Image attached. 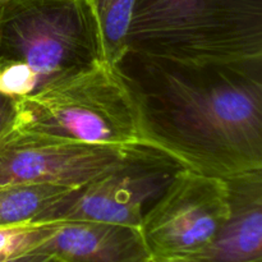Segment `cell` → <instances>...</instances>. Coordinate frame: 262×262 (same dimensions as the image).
Segmentation results:
<instances>
[{"label": "cell", "mask_w": 262, "mask_h": 262, "mask_svg": "<svg viewBox=\"0 0 262 262\" xmlns=\"http://www.w3.org/2000/svg\"><path fill=\"white\" fill-rule=\"evenodd\" d=\"M230 212L215 237L187 262H262V170L227 179Z\"/></svg>", "instance_id": "9c48e42d"}, {"label": "cell", "mask_w": 262, "mask_h": 262, "mask_svg": "<svg viewBox=\"0 0 262 262\" xmlns=\"http://www.w3.org/2000/svg\"><path fill=\"white\" fill-rule=\"evenodd\" d=\"M17 100L0 94V140L14 127Z\"/></svg>", "instance_id": "5bb4252c"}, {"label": "cell", "mask_w": 262, "mask_h": 262, "mask_svg": "<svg viewBox=\"0 0 262 262\" xmlns=\"http://www.w3.org/2000/svg\"><path fill=\"white\" fill-rule=\"evenodd\" d=\"M0 60L26 64L41 87L101 60L86 0H9L0 5Z\"/></svg>", "instance_id": "277c9868"}, {"label": "cell", "mask_w": 262, "mask_h": 262, "mask_svg": "<svg viewBox=\"0 0 262 262\" xmlns=\"http://www.w3.org/2000/svg\"><path fill=\"white\" fill-rule=\"evenodd\" d=\"M118 67L154 150L224 179L262 170V66H187L128 53Z\"/></svg>", "instance_id": "6da1fadb"}, {"label": "cell", "mask_w": 262, "mask_h": 262, "mask_svg": "<svg viewBox=\"0 0 262 262\" xmlns=\"http://www.w3.org/2000/svg\"><path fill=\"white\" fill-rule=\"evenodd\" d=\"M4 262H63L54 256L48 255V253L40 252H28L25 255H19L17 257H13L10 260Z\"/></svg>", "instance_id": "9a60e30c"}, {"label": "cell", "mask_w": 262, "mask_h": 262, "mask_svg": "<svg viewBox=\"0 0 262 262\" xmlns=\"http://www.w3.org/2000/svg\"><path fill=\"white\" fill-rule=\"evenodd\" d=\"M78 188L50 183H18L0 188V227L37 224L41 217Z\"/></svg>", "instance_id": "30bf717a"}, {"label": "cell", "mask_w": 262, "mask_h": 262, "mask_svg": "<svg viewBox=\"0 0 262 262\" xmlns=\"http://www.w3.org/2000/svg\"><path fill=\"white\" fill-rule=\"evenodd\" d=\"M46 232V224L0 227V262L32 252Z\"/></svg>", "instance_id": "7c38bea8"}, {"label": "cell", "mask_w": 262, "mask_h": 262, "mask_svg": "<svg viewBox=\"0 0 262 262\" xmlns=\"http://www.w3.org/2000/svg\"><path fill=\"white\" fill-rule=\"evenodd\" d=\"M230 212L227 179L179 168L141 223L152 258L179 260L215 237Z\"/></svg>", "instance_id": "8992f818"}, {"label": "cell", "mask_w": 262, "mask_h": 262, "mask_svg": "<svg viewBox=\"0 0 262 262\" xmlns=\"http://www.w3.org/2000/svg\"><path fill=\"white\" fill-rule=\"evenodd\" d=\"M13 128L90 145L152 148L135 92L119 67L104 60L18 99Z\"/></svg>", "instance_id": "3957f363"}, {"label": "cell", "mask_w": 262, "mask_h": 262, "mask_svg": "<svg viewBox=\"0 0 262 262\" xmlns=\"http://www.w3.org/2000/svg\"><path fill=\"white\" fill-rule=\"evenodd\" d=\"M40 87L38 77L26 64L0 60V94L18 100L30 96Z\"/></svg>", "instance_id": "4fadbf2b"}, {"label": "cell", "mask_w": 262, "mask_h": 262, "mask_svg": "<svg viewBox=\"0 0 262 262\" xmlns=\"http://www.w3.org/2000/svg\"><path fill=\"white\" fill-rule=\"evenodd\" d=\"M48 232L32 252L63 262H148L151 252L142 230L97 222L46 223Z\"/></svg>", "instance_id": "ba28073f"}, {"label": "cell", "mask_w": 262, "mask_h": 262, "mask_svg": "<svg viewBox=\"0 0 262 262\" xmlns=\"http://www.w3.org/2000/svg\"><path fill=\"white\" fill-rule=\"evenodd\" d=\"M155 152L159 151L90 145L12 128L0 140V188L18 183L81 188Z\"/></svg>", "instance_id": "5b68a950"}, {"label": "cell", "mask_w": 262, "mask_h": 262, "mask_svg": "<svg viewBox=\"0 0 262 262\" xmlns=\"http://www.w3.org/2000/svg\"><path fill=\"white\" fill-rule=\"evenodd\" d=\"M96 30L100 59L119 66L128 54V37L136 0H86Z\"/></svg>", "instance_id": "8fae6325"}, {"label": "cell", "mask_w": 262, "mask_h": 262, "mask_svg": "<svg viewBox=\"0 0 262 262\" xmlns=\"http://www.w3.org/2000/svg\"><path fill=\"white\" fill-rule=\"evenodd\" d=\"M7 2H9V0H0V5L5 4V3H7Z\"/></svg>", "instance_id": "e0dca14e"}, {"label": "cell", "mask_w": 262, "mask_h": 262, "mask_svg": "<svg viewBox=\"0 0 262 262\" xmlns=\"http://www.w3.org/2000/svg\"><path fill=\"white\" fill-rule=\"evenodd\" d=\"M179 168L164 154L148 155L76 189L37 224L97 222L141 228L145 212Z\"/></svg>", "instance_id": "52a82bcc"}, {"label": "cell", "mask_w": 262, "mask_h": 262, "mask_svg": "<svg viewBox=\"0 0 262 262\" xmlns=\"http://www.w3.org/2000/svg\"><path fill=\"white\" fill-rule=\"evenodd\" d=\"M148 262H187V261H182V260H171V258H152Z\"/></svg>", "instance_id": "2e32d148"}, {"label": "cell", "mask_w": 262, "mask_h": 262, "mask_svg": "<svg viewBox=\"0 0 262 262\" xmlns=\"http://www.w3.org/2000/svg\"><path fill=\"white\" fill-rule=\"evenodd\" d=\"M128 53L187 66H262V0H136Z\"/></svg>", "instance_id": "7a4b0ae2"}]
</instances>
